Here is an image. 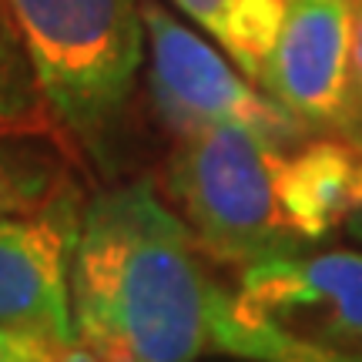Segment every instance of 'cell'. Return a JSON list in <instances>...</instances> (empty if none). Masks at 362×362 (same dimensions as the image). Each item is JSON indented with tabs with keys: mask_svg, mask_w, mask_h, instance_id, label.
Returning a JSON list of instances; mask_svg holds the SVG:
<instances>
[{
	"mask_svg": "<svg viewBox=\"0 0 362 362\" xmlns=\"http://www.w3.org/2000/svg\"><path fill=\"white\" fill-rule=\"evenodd\" d=\"M67 181L64 161L44 134L0 138V221L44 208Z\"/></svg>",
	"mask_w": 362,
	"mask_h": 362,
	"instance_id": "10",
	"label": "cell"
},
{
	"mask_svg": "<svg viewBox=\"0 0 362 362\" xmlns=\"http://www.w3.org/2000/svg\"><path fill=\"white\" fill-rule=\"evenodd\" d=\"M54 115L37 84L24 37L13 24L7 0H0V138L4 134H47Z\"/></svg>",
	"mask_w": 362,
	"mask_h": 362,
	"instance_id": "11",
	"label": "cell"
},
{
	"mask_svg": "<svg viewBox=\"0 0 362 362\" xmlns=\"http://www.w3.org/2000/svg\"><path fill=\"white\" fill-rule=\"evenodd\" d=\"M285 155L288 148L242 124L181 138L168 165V194L202 252L245 269L305 248L282 208Z\"/></svg>",
	"mask_w": 362,
	"mask_h": 362,
	"instance_id": "3",
	"label": "cell"
},
{
	"mask_svg": "<svg viewBox=\"0 0 362 362\" xmlns=\"http://www.w3.org/2000/svg\"><path fill=\"white\" fill-rule=\"evenodd\" d=\"M54 121L98 161L144 64L141 0H7Z\"/></svg>",
	"mask_w": 362,
	"mask_h": 362,
	"instance_id": "2",
	"label": "cell"
},
{
	"mask_svg": "<svg viewBox=\"0 0 362 362\" xmlns=\"http://www.w3.org/2000/svg\"><path fill=\"white\" fill-rule=\"evenodd\" d=\"M285 218L309 245L362 208V151L349 141H312L292 148L282 161Z\"/></svg>",
	"mask_w": 362,
	"mask_h": 362,
	"instance_id": "8",
	"label": "cell"
},
{
	"mask_svg": "<svg viewBox=\"0 0 362 362\" xmlns=\"http://www.w3.org/2000/svg\"><path fill=\"white\" fill-rule=\"evenodd\" d=\"M144 30L151 101L178 138L215 124L252 128L288 151L309 138V131L242 74L228 54H218L158 4H144Z\"/></svg>",
	"mask_w": 362,
	"mask_h": 362,
	"instance_id": "4",
	"label": "cell"
},
{
	"mask_svg": "<svg viewBox=\"0 0 362 362\" xmlns=\"http://www.w3.org/2000/svg\"><path fill=\"white\" fill-rule=\"evenodd\" d=\"M342 141L362 151V0H352V44H349V84H346V111L336 131Z\"/></svg>",
	"mask_w": 362,
	"mask_h": 362,
	"instance_id": "13",
	"label": "cell"
},
{
	"mask_svg": "<svg viewBox=\"0 0 362 362\" xmlns=\"http://www.w3.org/2000/svg\"><path fill=\"white\" fill-rule=\"evenodd\" d=\"M352 0H285V17L259 88L302 128L339 131L346 111Z\"/></svg>",
	"mask_w": 362,
	"mask_h": 362,
	"instance_id": "7",
	"label": "cell"
},
{
	"mask_svg": "<svg viewBox=\"0 0 362 362\" xmlns=\"http://www.w3.org/2000/svg\"><path fill=\"white\" fill-rule=\"evenodd\" d=\"M194 24L232 57L238 71L259 84L279 27L285 0H175Z\"/></svg>",
	"mask_w": 362,
	"mask_h": 362,
	"instance_id": "9",
	"label": "cell"
},
{
	"mask_svg": "<svg viewBox=\"0 0 362 362\" xmlns=\"http://www.w3.org/2000/svg\"><path fill=\"white\" fill-rule=\"evenodd\" d=\"M0 362H98L81 342L61 346L44 336L0 325Z\"/></svg>",
	"mask_w": 362,
	"mask_h": 362,
	"instance_id": "12",
	"label": "cell"
},
{
	"mask_svg": "<svg viewBox=\"0 0 362 362\" xmlns=\"http://www.w3.org/2000/svg\"><path fill=\"white\" fill-rule=\"evenodd\" d=\"M84 202L74 181L37 211L0 221V325L74 346L71 269Z\"/></svg>",
	"mask_w": 362,
	"mask_h": 362,
	"instance_id": "6",
	"label": "cell"
},
{
	"mask_svg": "<svg viewBox=\"0 0 362 362\" xmlns=\"http://www.w3.org/2000/svg\"><path fill=\"white\" fill-rule=\"evenodd\" d=\"M178 211L138 178L84 205L71 269L74 336L98 362L218 356L232 292L211 282Z\"/></svg>",
	"mask_w": 362,
	"mask_h": 362,
	"instance_id": "1",
	"label": "cell"
},
{
	"mask_svg": "<svg viewBox=\"0 0 362 362\" xmlns=\"http://www.w3.org/2000/svg\"><path fill=\"white\" fill-rule=\"evenodd\" d=\"M248 322L319 349L362 356V252H292L242 269L235 288Z\"/></svg>",
	"mask_w": 362,
	"mask_h": 362,
	"instance_id": "5",
	"label": "cell"
}]
</instances>
